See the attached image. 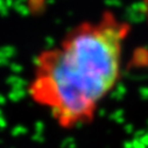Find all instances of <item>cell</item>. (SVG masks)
<instances>
[{
	"instance_id": "obj_1",
	"label": "cell",
	"mask_w": 148,
	"mask_h": 148,
	"mask_svg": "<svg viewBox=\"0 0 148 148\" xmlns=\"http://www.w3.org/2000/svg\"><path fill=\"white\" fill-rule=\"evenodd\" d=\"M131 32V22L112 10L73 26L36 55L28 96L64 130L90 124L121 79Z\"/></svg>"
},
{
	"instance_id": "obj_2",
	"label": "cell",
	"mask_w": 148,
	"mask_h": 148,
	"mask_svg": "<svg viewBox=\"0 0 148 148\" xmlns=\"http://www.w3.org/2000/svg\"><path fill=\"white\" fill-rule=\"evenodd\" d=\"M140 10L145 19V22L148 27V0H140Z\"/></svg>"
}]
</instances>
